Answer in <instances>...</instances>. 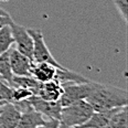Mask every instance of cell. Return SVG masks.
<instances>
[{"instance_id": "1", "label": "cell", "mask_w": 128, "mask_h": 128, "mask_svg": "<svg viewBox=\"0 0 128 128\" xmlns=\"http://www.w3.org/2000/svg\"><path fill=\"white\" fill-rule=\"evenodd\" d=\"M85 100L92 106L94 112H104L127 105L128 93L120 87L95 82L94 88Z\"/></svg>"}, {"instance_id": "2", "label": "cell", "mask_w": 128, "mask_h": 128, "mask_svg": "<svg viewBox=\"0 0 128 128\" xmlns=\"http://www.w3.org/2000/svg\"><path fill=\"white\" fill-rule=\"evenodd\" d=\"M94 113V109L85 100L64 106L61 109L60 127H82Z\"/></svg>"}, {"instance_id": "3", "label": "cell", "mask_w": 128, "mask_h": 128, "mask_svg": "<svg viewBox=\"0 0 128 128\" xmlns=\"http://www.w3.org/2000/svg\"><path fill=\"white\" fill-rule=\"evenodd\" d=\"M94 84L95 82L87 81L82 83H68L63 85V93L58 100L61 106L64 107L77 100H85L94 88Z\"/></svg>"}, {"instance_id": "4", "label": "cell", "mask_w": 128, "mask_h": 128, "mask_svg": "<svg viewBox=\"0 0 128 128\" xmlns=\"http://www.w3.org/2000/svg\"><path fill=\"white\" fill-rule=\"evenodd\" d=\"M28 31L32 36V40H33V53H32L33 62H46L53 64L58 68H65L52 55L48 45L45 44L42 31L39 29H28Z\"/></svg>"}, {"instance_id": "5", "label": "cell", "mask_w": 128, "mask_h": 128, "mask_svg": "<svg viewBox=\"0 0 128 128\" xmlns=\"http://www.w3.org/2000/svg\"><path fill=\"white\" fill-rule=\"evenodd\" d=\"M9 26L11 29V34L13 36V44L14 48L22 54L32 60V53H33V40L29 33L28 29L24 26L17 24L14 21H11L9 23ZM33 61V60H32Z\"/></svg>"}, {"instance_id": "6", "label": "cell", "mask_w": 128, "mask_h": 128, "mask_svg": "<svg viewBox=\"0 0 128 128\" xmlns=\"http://www.w3.org/2000/svg\"><path fill=\"white\" fill-rule=\"evenodd\" d=\"M29 102H30L32 107L36 110L40 112L44 117L50 119H58V120H60L62 106H61L58 100H56V102H50V100H42L41 97H39L36 95H32L29 98Z\"/></svg>"}, {"instance_id": "7", "label": "cell", "mask_w": 128, "mask_h": 128, "mask_svg": "<svg viewBox=\"0 0 128 128\" xmlns=\"http://www.w3.org/2000/svg\"><path fill=\"white\" fill-rule=\"evenodd\" d=\"M9 60L13 75H31L33 61L19 52L13 45L9 49Z\"/></svg>"}, {"instance_id": "8", "label": "cell", "mask_w": 128, "mask_h": 128, "mask_svg": "<svg viewBox=\"0 0 128 128\" xmlns=\"http://www.w3.org/2000/svg\"><path fill=\"white\" fill-rule=\"evenodd\" d=\"M62 93H63V86L60 84V82L58 80L54 78L52 81L45 82V83H40L33 95L39 96V97H41L42 100H45L56 102V100H60Z\"/></svg>"}, {"instance_id": "9", "label": "cell", "mask_w": 128, "mask_h": 128, "mask_svg": "<svg viewBox=\"0 0 128 128\" xmlns=\"http://www.w3.org/2000/svg\"><path fill=\"white\" fill-rule=\"evenodd\" d=\"M21 113L12 103L8 102L0 107V127L17 128Z\"/></svg>"}, {"instance_id": "10", "label": "cell", "mask_w": 128, "mask_h": 128, "mask_svg": "<svg viewBox=\"0 0 128 128\" xmlns=\"http://www.w3.org/2000/svg\"><path fill=\"white\" fill-rule=\"evenodd\" d=\"M58 68L46 62H33L31 68V76H33L40 83L52 81L55 78Z\"/></svg>"}, {"instance_id": "11", "label": "cell", "mask_w": 128, "mask_h": 128, "mask_svg": "<svg viewBox=\"0 0 128 128\" xmlns=\"http://www.w3.org/2000/svg\"><path fill=\"white\" fill-rule=\"evenodd\" d=\"M45 124H46V117H44L34 108H31L21 113L18 128L45 127Z\"/></svg>"}, {"instance_id": "12", "label": "cell", "mask_w": 128, "mask_h": 128, "mask_svg": "<svg viewBox=\"0 0 128 128\" xmlns=\"http://www.w3.org/2000/svg\"><path fill=\"white\" fill-rule=\"evenodd\" d=\"M118 108L119 107L107 109V110H104V112H94V113L92 114V116L88 118V120L82 125V127H93V128L107 127L113 114L115 113Z\"/></svg>"}, {"instance_id": "13", "label": "cell", "mask_w": 128, "mask_h": 128, "mask_svg": "<svg viewBox=\"0 0 128 128\" xmlns=\"http://www.w3.org/2000/svg\"><path fill=\"white\" fill-rule=\"evenodd\" d=\"M55 80L60 82V84L65 85L68 83H82V82H87L90 81L88 78L84 77L83 75L75 72H72L68 68H58L56 70V75H55Z\"/></svg>"}, {"instance_id": "14", "label": "cell", "mask_w": 128, "mask_h": 128, "mask_svg": "<svg viewBox=\"0 0 128 128\" xmlns=\"http://www.w3.org/2000/svg\"><path fill=\"white\" fill-rule=\"evenodd\" d=\"M40 85V82H38L33 76L31 75H13L10 86L11 87H24V88H29L32 92H36Z\"/></svg>"}, {"instance_id": "15", "label": "cell", "mask_w": 128, "mask_h": 128, "mask_svg": "<svg viewBox=\"0 0 128 128\" xmlns=\"http://www.w3.org/2000/svg\"><path fill=\"white\" fill-rule=\"evenodd\" d=\"M107 127L109 128H127L128 127V108L127 105L119 107L113 114Z\"/></svg>"}, {"instance_id": "16", "label": "cell", "mask_w": 128, "mask_h": 128, "mask_svg": "<svg viewBox=\"0 0 128 128\" xmlns=\"http://www.w3.org/2000/svg\"><path fill=\"white\" fill-rule=\"evenodd\" d=\"M0 76L10 85L13 77V73L11 71V66H10L9 50L0 54Z\"/></svg>"}, {"instance_id": "17", "label": "cell", "mask_w": 128, "mask_h": 128, "mask_svg": "<svg viewBox=\"0 0 128 128\" xmlns=\"http://www.w3.org/2000/svg\"><path fill=\"white\" fill-rule=\"evenodd\" d=\"M13 45V36L9 26H4L0 29V54L8 51Z\"/></svg>"}, {"instance_id": "18", "label": "cell", "mask_w": 128, "mask_h": 128, "mask_svg": "<svg viewBox=\"0 0 128 128\" xmlns=\"http://www.w3.org/2000/svg\"><path fill=\"white\" fill-rule=\"evenodd\" d=\"M32 95H33V92L29 88H24V87H12V96H11V102L10 103L26 100L28 98H30Z\"/></svg>"}, {"instance_id": "19", "label": "cell", "mask_w": 128, "mask_h": 128, "mask_svg": "<svg viewBox=\"0 0 128 128\" xmlns=\"http://www.w3.org/2000/svg\"><path fill=\"white\" fill-rule=\"evenodd\" d=\"M114 4L116 6V9L118 10L119 14L124 19L125 22L128 20V0H114Z\"/></svg>"}, {"instance_id": "20", "label": "cell", "mask_w": 128, "mask_h": 128, "mask_svg": "<svg viewBox=\"0 0 128 128\" xmlns=\"http://www.w3.org/2000/svg\"><path fill=\"white\" fill-rule=\"evenodd\" d=\"M0 96L4 100H8V102H11L12 87L4 80H1V78H0Z\"/></svg>"}, {"instance_id": "21", "label": "cell", "mask_w": 128, "mask_h": 128, "mask_svg": "<svg viewBox=\"0 0 128 128\" xmlns=\"http://www.w3.org/2000/svg\"><path fill=\"white\" fill-rule=\"evenodd\" d=\"M12 21V18L10 17V14L4 16V14H0V29L4 26H9V23Z\"/></svg>"}, {"instance_id": "22", "label": "cell", "mask_w": 128, "mask_h": 128, "mask_svg": "<svg viewBox=\"0 0 128 128\" xmlns=\"http://www.w3.org/2000/svg\"><path fill=\"white\" fill-rule=\"evenodd\" d=\"M6 103H8V100H0V107H1L2 105H4Z\"/></svg>"}]
</instances>
